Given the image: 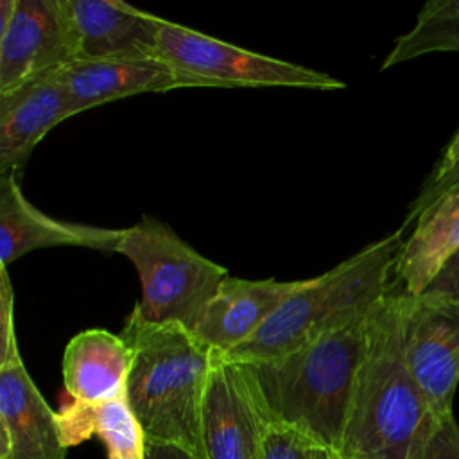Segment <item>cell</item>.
I'll return each mask as SVG.
<instances>
[{"instance_id":"6da1fadb","label":"cell","mask_w":459,"mask_h":459,"mask_svg":"<svg viewBox=\"0 0 459 459\" xmlns=\"http://www.w3.org/2000/svg\"><path fill=\"white\" fill-rule=\"evenodd\" d=\"M407 294L391 290L373 310L337 454L348 459H416L439 418L405 357Z\"/></svg>"},{"instance_id":"7a4b0ae2","label":"cell","mask_w":459,"mask_h":459,"mask_svg":"<svg viewBox=\"0 0 459 459\" xmlns=\"http://www.w3.org/2000/svg\"><path fill=\"white\" fill-rule=\"evenodd\" d=\"M120 335L134 355L126 396L147 443L206 459L201 420L215 351L179 323L154 325L133 312Z\"/></svg>"},{"instance_id":"3957f363","label":"cell","mask_w":459,"mask_h":459,"mask_svg":"<svg viewBox=\"0 0 459 459\" xmlns=\"http://www.w3.org/2000/svg\"><path fill=\"white\" fill-rule=\"evenodd\" d=\"M371 314L359 316L273 360L242 362L273 421L301 429L339 452L366 353Z\"/></svg>"},{"instance_id":"277c9868","label":"cell","mask_w":459,"mask_h":459,"mask_svg":"<svg viewBox=\"0 0 459 459\" xmlns=\"http://www.w3.org/2000/svg\"><path fill=\"white\" fill-rule=\"evenodd\" d=\"M403 237L405 230L398 228L330 271L303 280L267 323L226 357L246 364L273 360L359 316L371 314L391 292Z\"/></svg>"},{"instance_id":"5b68a950","label":"cell","mask_w":459,"mask_h":459,"mask_svg":"<svg viewBox=\"0 0 459 459\" xmlns=\"http://www.w3.org/2000/svg\"><path fill=\"white\" fill-rule=\"evenodd\" d=\"M117 253L129 258L140 278L142 296L131 312L154 325L179 323L192 328L230 276L226 267L195 251L151 215L124 228Z\"/></svg>"},{"instance_id":"8992f818","label":"cell","mask_w":459,"mask_h":459,"mask_svg":"<svg viewBox=\"0 0 459 459\" xmlns=\"http://www.w3.org/2000/svg\"><path fill=\"white\" fill-rule=\"evenodd\" d=\"M160 57L174 68L183 88H307L341 90L346 84L325 72L258 54L165 20Z\"/></svg>"},{"instance_id":"52a82bcc","label":"cell","mask_w":459,"mask_h":459,"mask_svg":"<svg viewBox=\"0 0 459 459\" xmlns=\"http://www.w3.org/2000/svg\"><path fill=\"white\" fill-rule=\"evenodd\" d=\"M273 418L242 362L215 353L203 402L206 459H258Z\"/></svg>"},{"instance_id":"ba28073f","label":"cell","mask_w":459,"mask_h":459,"mask_svg":"<svg viewBox=\"0 0 459 459\" xmlns=\"http://www.w3.org/2000/svg\"><path fill=\"white\" fill-rule=\"evenodd\" d=\"M405 357L434 414L452 416L459 384V301L407 296Z\"/></svg>"},{"instance_id":"9c48e42d","label":"cell","mask_w":459,"mask_h":459,"mask_svg":"<svg viewBox=\"0 0 459 459\" xmlns=\"http://www.w3.org/2000/svg\"><path fill=\"white\" fill-rule=\"evenodd\" d=\"M77 61L63 0H16L0 29V93Z\"/></svg>"},{"instance_id":"30bf717a","label":"cell","mask_w":459,"mask_h":459,"mask_svg":"<svg viewBox=\"0 0 459 459\" xmlns=\"http://www.w3.org/2000/svg\"><path fill=\"white\" fill-rule=\"evenodd\" d=\"M57 412L30 378L18 339L0 344V459H66Z\"/></svg>"},{"instance_id":"8fae6325","label":"cell","mask_w":459,"mask_h":459,"mask_svg":"<svg viewBox=\"0 0 459 459\" xmlns=\"http://www.w3.org/2000/svg\"><path fill=\"white\" fill-rule=\"evenodd\" d=\"M77 61L160 57L158 38L165 18L122 0H63Z\"/></svg>"},{"instance_id":"7c38bea8","label":"cell","mask_w":459,"mask_h":459,"mask_svg":"<svg viewBox=\"0 0 459 459\" xmlns=\"http://www.w3.org/2000/svg\"><path fill=\"white\" fill-rule=\"evenodd\" d=\"M124 228H100L54 219L22 192L18 174L0 176V269L25 253L54 246H79L117 253Z\"/></svg>"},{"instance_id":"4fadbf2b","label":"cell","mask_w":459,"mask_h":459,"mask_svg":"<svg viewBox=\"0 0 459 459\" xmlns=\"http://www.w3.org/2000/svg\"><path fill=\"white\" fill-rule=\"evenodd\" d=\"M303 280H246L228 276L190 328L210 350L226 355L255 335Z\"/></svg>"},{"instance_id":"5bb4252c","label":"cell","mask_w":459,"mask_h":459,"mask_svg":"<svg viewBox=\"0 0 459 459\" xmlns=\"http://www.w3.org/2000/svg\"><path fill=\"white\" fill-rule=\"evenodd\" d=\"M409 226L412 230L398 251L391 290L420 296L459 255V183L429 203Z\"/></svg>"},{"instance_id":"9a60e30c","label":"cell","mask_w":459,"mask_h":459,"mask_svg":"<svg viewBox=\"0 0 459 459\" xmlns=\"http://www.w3.org/2000/svg\"><path fill=\"white\" fill-rule=\"evenodd\" d=\"M70 117L61 70L0 93V176L18 174L39 140Z\"/></svg>"},{"instance_id":"2e32d148","label":"cell","mask_w":459,"mask_h":459,"mask_svg":"<svg viewBox=\"0 0 459 459\" xmlns=\"http://www.w3.org/2000/svg\"><path fill=\"white\" fill-rule=\"evenodd\" d=\"M61 79L72 117L124 97L183 88L161 57L75 61L61 70Z\"/></svg>"},{"instance_id":"e0dca14e","label":"cell","mask_w":459,"mask_h":459,"mask_svg":"<svg viewBox=\"0 0 459 459\" xmlns=\"http://www.w3.org/2000/svg\"><path fill=\"white\" fill-rule=\"evenodd\" d=\"M133 348L118 333L88 328L74 335L63 353V382L74 402L102 403L126 394Z\"/></svg>"},{"instance_id":"ac0fdd59","label":"cell","mask_w":459,"mask_h":459,"mask_svg":"<svg viewBox=\"0 0 459 459\" xmlns=\"http://www.w3.org/2000/svg\"><path fill=\"white\" fill-rule=\"evenodd\" d=\"M430 52H459V0H429L414 27L394 39L380 70Z\"/></svg>"},{"instance_id":"d6986e66","label":"cell","mask_w":459,"mask_h":459,"mask_svg":"<svg viewBox=\"0 0 459 459\" xmlns=\"http://www.w3.org/2000/svg\"><path fill=\"white\" fill-rule=\"evenodd\" d=\"M90 423L91 432L104 443L108 459H149L145 432L126 394L91 403Z\"/></svg>"},{"instance_id":"ffe728a7","label":"cell","mask_w":459,"mask_h":459,"mask_svg":"<svg viewBox=\"0 0 459 459\" xmlns=\"http://www.w3.org/2000/svg\"><path fill=\"white\" fill-rule=\"evenodd\" d=\"M335 450L292 425L273 421L258 459H335Z\"/></svg>"},{"instance_id":"44dd1931","label":"cell","mask_w":459,"mask_h":459,"mask_svg":"<svg viewBox=\"0 0 459 459\" xmlns=\"http://www.w3.org/2000/svg\"><path fill=\"white\" fill-rule=\"evenodd\" d=\"M459 183V129L457 133L452 136L450 143L446 145L439 163L436 165L434 172L429 176V179L425 181V185L421 186V192L418 194V197L414 199L412 206L409 208L405 221H403V228H407L411 224V221L429 204L432 203L439 194H443L446 188H450L452 185Z\"/></svg>"},{"instance_id":"7402d4cb","label":"cell","mask_w":459,"mask_h":459,"mask_svg":"<svg viewBox=\"0 0 459 459\" xmlns=\"http://www.w3.org/2000/svg\"><path fill=\"white\" fill-rule=\"evenodd\" d=\"M416 459H459V425L454 414L436 423Z\"/></svg>"},{"instance_id":"603a6c76","label":"cell","mask_w":459,"mask_h":459,"mask_svg":"<svg viewBox=\"0 0 459 459\" xmlns=\"http://www.w3.org/2000/svg\"><path fill=\"white\" fill-rule=\"evenodd\" d=\"M423 294L459 301V255L454 256ZM421 296V294H420Z\"/></svg>"},{"instance_id":"cb8c5ba5","label":"cell","mask_w":459,"mask_h":459,"mask_svg":"<svg viewBox=\"0 0 459 459\" xmlns=\"http://www.w3.org/2000/svg\"><path fill=\"white\" fill-rule=\"evenodd\" d=\"M149 459H195L181 448L163 446V445H149Z\"/></svg>"},{"instance_id":"d4e9b609","label":"cell","mask_w":459,"mask_h":459,"mask_svg":"<svg viewBox=\"0 0 459 459\" xmlns=\"http://www.w3.org/2000/svg\"><path fill=\"white\" fill-rule=\"evenodd\" d=\"M335 459H348V457H342L341 454H335Z\"/></svg>"}]
</instances>
